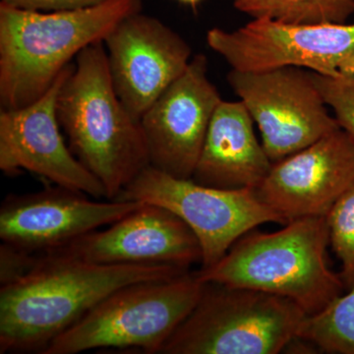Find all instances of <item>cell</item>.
I'll return each mask as SVG.
<instances>
[{
	"label": "cell",
	"mask_w": 354,
	"mask_h": 354,
	"mask_svg": "<svg viewBox=\"0 0 354 354\" xmlns=\"http://www.w3.org/2000/svg\"><path fill=\"white\" fill-rule=\"evenodd\" d=\"M143 0H108L77 10H24L0 3V106L23 108L50 90L71 59L139 12Z\"/></svg>",
	"instance_id": "3"
},
{
	"label": "cell",
	"mask_w": 354,
	"mask_h": 354,
	"mask_svg": "<svg viewBox=\"0 0 354 354\" xmlns=\"http://www.w3.org/2000/svg\"><path fill=\"white\" fill-rule=\"evenodd\" d=\"M57 111L70 150L104 186L106 199L115 200L150 165L140 121L114 90L104 41L77 55Z\"/></svg>",
	"instance_id": "2"
},
{
	"label": "cell",
	"mask_w": 354,
	"mask_h": 354,
	"mask_svg": "<svg viewBox=\"0 0 354 354\" xmlns=\"http://www.w3.org/2000/svg\"><path fill=\"white\" fill-rule=\"evenodd\" d=\"M330 244L326 216L299 218L278 232L250 230L215 265L194 272L205 283L288 298L313 315L346 290L328 262Z\"/></svg>",
	"instance_id": "4"
},
{
	"label": "cell",
	"mask_w": 354,
	"mask_h": 354,
	"mask_svg": "<svg viewBox=\"0 0 354 354\" xmlns=\"http://www.w3.org/2000/svg\"><path fill=\"white\" fill-rule=\"evenodd\" d=\"M205 283L195 272L123 286L57 335L43 354H77L99 348H140L160 353L196 306Z\"/></svg>",
	"instance_id": "5"
},
{
	"label": "cell",
	"mask_w": 354,
	"mask_h": 354,
	"mask_svg": "<svg viewBox=\"0 0 354 354\" xmlns=\"http://www.w3.org/2000/svg\"><path fill=\"white\" fill-rule=\"evenodd\" d=\"M354 184V141L342 128L272 162L258 197L283 220L327 216Z\"/></svg>",
	"instance_id": "14"
},
{
	"label": "cell",
	"mask_w": 354,
	"mask_h": 354,
	"mask_svg": "<svg viewBox=\"0 0 354 354\" xmlns=\"http://www.w3.org/2000/svg\"><path fill=\"white\" fill-rule=\"evenodd\" d=\"M87 196L59 185L7 195L0 207V239L28 252L46 253L120 221L143 204Z\"/></svg>",
	"instance_id": "13"
},
{
	"label": "cell",
	"mask_w": 354,
	"mask_h": 354,
	"mask_svg": "<svg viewBox=\"0 0 354 354\" xmlns=\"http://www.w3.org/2000/svg\"><path fill=\"white\" fill-rule=\"evenodd\" d=\"M207 44L239 71L295 66L337 77L339 65L354 51V23L300 25L253 19L234 31L209 30Z\"/></svg>",
	"instance_id": "9"
},
{
	"label": "cell",
	"mask_w": 354,
	"mask_h": 354,
	"mask_svg": "<svg viewBox=\"0 0 354 354\" xmlns=\"http://www.w3.org/2000/svg\"><path fill=\"white\" fill-rule=\"evenodd\" d=\"M297 339L324 353L354 354V286L322 311L305 316Z\"/></svg>",
	"instance_id": "18"
},
{
	"label": "cell",
	"mask_w": 354,
	"mask_h": 354,
	"mask_svg": "<svg viewBox=\"0 0 354 354\" xmlns=\"http://www.w3.org/2000/svg\"><path fill=\"white\" fill-rule=\"evenodd\" d=\"M313 73L314 80L326 104L334 113L339 127L354 141V82L342 77Z\"/></svg>",
	"instance_id": "20"
},
{
	"label": "cell",
	"mask_w": 354,
	"mask_h": 354,
	"mask_svg": "<svg viewBox=\"0 0 354 354\" xmlns=\"http://www.w3.org/2000/svg\"><path fill=\"white\" fill-rule=\"evenodd\" d=\"M46 254L102 265H172L202 262L196 235L179 216L158 205L139 208L67 245Z\"/></svg>",
	"instance_id": "15"
},
{
	"label": "cell",
	"mask_w": 354,
	"mask_h": 354,
	"mask_svg": "<svg viewBox=\"0 0 354 354\" xmlns=\"http://www.w3.org/2000/svg\"><path fill=\"white\" fill-rule=\"evenodd\" d=\"M73 64L62 72L50 90L23 108L0 111V169L14 176L28 171L55 185L106 198L104 186L73 155L60 132L58 93Z\"/></svg>",
	"instance_id": "12"
},
{
	"label": "cell",
	"mask_w": 354,
	"mask_h": 354,
	"mask_svg": "<svg viewBox=\"0 0 354 354\" xmlns=\"http://www.w3.org/2000/svg\"><path fill=\"white\" fill-rule=\"evenodd\" d=\"M208 77V60L194 55L185 71L140 120L151 167L178 178H192L209 123L221 104Z\"/></svg>",
	"instance_id": "10"
},
{
	"label": "cell",
	"mask_w": 354,
	"mask_h": 354,
	"mask_svg": "<svg viewBox=\"0 0 354 354\" xmlns=\"http://www.w3.org/2000/svg\"><path fill=\"white\" fill-rule=\"evenodd\" d=\"M108 0H1L0 3L24 10L55 12L99 6Z\"/></svg>",
	"instance_id": "22"
},
{
	"label": "cell",
	"mask_w": 354,
	"mask_h": 354,
	"mask_svg": "<svg viewBox=\"0 0 354 354\" xmlns=\"http://www.w3.org/2000/svg\"><path fill=\"white\" fill-rule=\"evenodd\" d=\"M38 254L31 272L0 288L1 354L41 353L114 291L189 272L179 266L102 265Z\"/></svg>",
	"instance_id": "1"
},
{
	"label": "cell",
	"mask_w": 354,
	"mask_h": 354,
	"mask_svg": "<svg viewBox=\"0 0 354 354\" xmlns=\"http://www.w3.org/2000/svg\"><path fill=\"white\" fill-rule=\"evenodd\" d=\"M227 81L259 128L262 145L279 162L339 129L313 73L295 66L232 69Z\"/></svg>",
	"instance_id": "8"
},
{
	"label": "cell",
	"mask_w": 354,
	"mask_h": 354,
	"mask_svg": "<svg viewBox=\"0 0 354 354\" xmlns=\"http://www.w3.org/2000/svg\"><path fill=\"white\" fill-rule=\"evenodd\" d=\"M327 218L330 243L341 261L344 288L354 286V184L335 203Z\"/></svg>",
	"instance_id": "19"
},
{
	"label": "cell",
	"mask_w": 354,
	"mask_h": 354,
	"mask_svg": "<svg viewBox=\"0 0 354 354\" xmlns=\"http://www.w3.org/2000/svg\"><path fill=\"white\" fill-rule=\"evenodd\" d=\"M177 1L180 2V3L185 4V6H189L192 7H195L202 2L203 0H177Z\"/></svg>",
	"instance_id": "24"
},
{
	"label": "cell",
	"mask_w": 354,
	"mask_h": 354,
	"mask_svg": "<svg viewBox=\"0 0 354 354\" xmlns=\"http://www.w3.org/2000/svg\"><path fill=\"white\" fill-rule=\"evenodd\" d=\"M305 316L288 298L207 283L160 353H279L297 339Z\"/></svg>",
	"instance_id": "6"
},
{
	"label": "cell",
	"mask_w": 354,
	"mask_h": 354,
	"mask_svg": "<svg viewBox=\"0 0 354 354\" xmlns=\"http://www.w3.org/2000/svg\"><path fill=\"white\" fill-rule=\"evenodd\" d=\"M234 4L253 19L286 24L346 23L354 14V0H234Z\"/></svg>",
	"instance_id": "17"
},
{
	"label": "cell",
	"mask_w": 354,
	"mask_h": 354,
	"mask_svg": "<svg viewBox=\"0 0 354 354\" xmlns=\"http://www.w3.org/2000/svg\"><path fill=\"white\" fill-rule=\"evenodd\" d=\"M104 43L114 90L138 121L193 57L180 35L141 11L120 21Z\"/></svg>",
	"instance_id": "11"
},
{
	"label": "cell",
	"mask_w": 354,
	"mask_h": 354,
	"mask_svg": "<svg viewBox=\"0 0 354 354\" xmlns=\"http://www.w3.org/2000/svg\"><path fill=\"white\" fill-rule=\"evenodd\" d=\"M339 76L354 82V51L339 65Z\"/></svg>",
	"instance_id": "23"
},
{
	"label": "cell",
	"mask_w": 354,
	"mask_h": 354,
	"mask_svg": "<svg viewBox=\"0 0 354 354\" xmlns=\"http://www.w3.org/2000/svg\"><path fill=\"white\" fill-rule=\"evenodd\" d=\"M38 260V253L28 252L2 242L0 246V283L4 286L22 278L31 272Z\"/></svg>",
	"instance_id": "21"
},
{
	"label": "cell",
	"mask_w": 354,
	"mask_h": 354,
	"mask_svg": "<svg viewBox=\"0 0 354 354\" xmlns=\"http://www.w3.org/2000/svg\"><path fill=\"white\" fill-rule=\"evenodd\" d=\"M254 120L241 101H221L203 145L193 180L221 189H256L272 162L258 141Z\"/></svg>",
	"instance_id": "16"
},
{
	"label": "cell",
	"mask_w": 354,
	"mask_h": 354,
	"mask_svg": "<svg viewBox=\"0 0 354 354\" xmlns=\"http://www.w3.org/2000/svg\"><path fill=\"white\" fill-rule=\"evenodd\" d=\"M115 200L148 203L169 209L196 235L201 269L212 267L247 232L267 223L286 225L255 189H221L178 178L149 165Z\"/></svg>",
	"instance_id": "7"
}]
</instances>
